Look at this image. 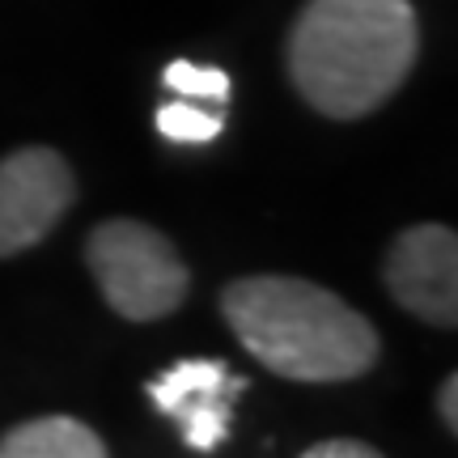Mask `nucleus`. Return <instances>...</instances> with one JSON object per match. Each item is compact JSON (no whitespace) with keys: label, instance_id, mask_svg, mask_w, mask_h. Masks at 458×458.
Segmentation results:
<instances>
[{"label":"nucleus","instance_id":"obj_1","mask_svg":"<svg viewBox=\"0 0 458 458\" xmlns=\"http://www.w3.org/2000/svg\"><path fill=\"white\" fill-rule=\"evenodd\" d=\"M420 51L408 0H306L289 30V81L327 119H365L408 81Z\"/></svg>","mask_w":458,"mask_h":458},{"label":"nucleus","instance_id":"obj_2","mask_svg":"<svg viewBox=\"0 0 458 458\" xmlns=\"http://www.w3.org/2000/svg\"><path fill=\"white\" fill-rule=\"evenodd\" d=\"M221 314L246 352L289 382H352L382 352L365 314L301 276L229 280Z\"/></svg>","mask_w":458,"mask_h":458},{"label":"nucleus","instance_id":"obj_3","mask_svg":"<svg viewBox=\"0 0 458 458\" xmlns=\"http://www.w3.org/2000/svg\"><path fill=\"white\" fill-rule=\"evenodd\" d=\"M85 263L98 280L106 306L128 323H157L174 314L191 289V272L179 259L174 242L162 229L131 216H114L89 229Z\"/></svg>","mask_w":458,"mask_h":458},{"label":"nucleus","instance_id":"obj_4","mask_svg":"<svg viewBox=\"0 0 458 458\" xmlns=\"http://www.w3.org/2000/svg\"><path fill=\"white\" fill-rule=\"evenodd\" d=\"M72 199L77 179L55 148L26 145L0 157V259L43 242L64 221Z\"/></svg>","mask_w":458,"mask_h":458},{"label":"nucleus","instance_id":"obj_5","mask_svg":"<svg viewBox=\"0 0 458 458\" xmlns=\"http://www.w3.org/2000/svg\"><path fill=\"white\" fill-rule=\"evenodd\" d=\"M382 276L408 314L433 327H458V238L450 225H411L386 250Z\"/></svg>","mask_w":458,"mask_h":458},{"label":"nucleus","instance_id":"obj_6","mask_svg":"<svg viewBox=\"0 0 458 458\" xmlns=\"http://www.w3.org/2000/svg\"><path fill=\"white\" fill-rule=\"evenodd\" d=\"M246 391L221 360H179L148 382V399L162 416H174L191 450H216L229 437V408Z\"/></svg>","mask_w":458,"mask_h":458},{"label":"nucleus","instance_id":"obj_7","mask_svg":"<svg viewBox=\"0 0 458 458\" xmlns=\"http://www.w3.org/2000/svg\"><path fill=\"white\" fill-rule=\"evenodd\" d=\"M0 458H106V445L72 416H43L9 428L0 437Z\"/></svg>","mask_w":458,"mask_h":458},{"label":"nucleus","instance_id":"obj_8","mask_svg":"<svg viewBox=\"0 0 458 458\" xmlns=\"http://www.w3.org/2000/svg\"><path fill=\"white\" fill-rule=\"evenodd\" d=\"M157 131L174 145H208L225 131V114L221 111H204L191 98L182 102H165L157 106Z\"/></svg>","mask_w":458,"mask_h":458},{"label":"nucleus","instance_id":"obj_9","mask_svg":"<svg viewBox=\"0 0 458 458\" xmlns=\"http://www.w3.org/2000/svg\"><path fill=\"white\" fill-rule=\"evenodd\" d=\"M162 81L182 94V98L191 102H216V106H225L229 102V77L221 68H208V64H191V60H174V64H165Z\"/></svg>","mask_w":458,"mask_h":458},{"label":"nucleus","instance_id":"obj_10","mask_svg":"<svg viewBox=\"0 0 458 458\" xmlns=\"http://www.w3.org/2000/svg\"><path fill=\"white\" fill-rule=\"evenodd\" d=\"M301 458H382L374 450V445H365V442H352V437H331V442H318L310 445Z\"/></svg>","mask_w":458,"mask_h":458},{"label":"nucleus","instance_id":"obj_11","mask_svg":"<svg viewBox=\"0 0 458 458\" xmlns=\"http://www.w3.org/2000/svg\"><path fill=\"white\" fill-rule=\"evenodd\" d=\"M437 416L450 433H458V377L445 374V382L437 386Z\"/></svg>","mask_w":458,"mask_h":458}]
</instances>
